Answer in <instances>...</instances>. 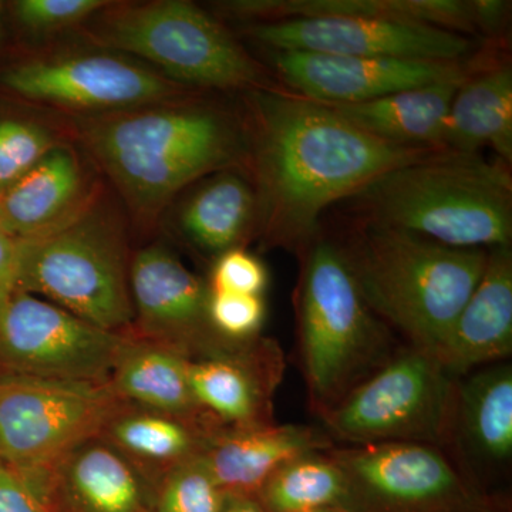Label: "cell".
Listing matches in <instances>:
<instances>
[{
	"mask_svg": "<svg viewBox=\"0 0 512 512\" xmlns=\"http://www.w3.org/2000/svg\"><path fill=\"white\" fill-rule=\"evenodd\" d=\"M268 272L256 256L241 248L222 252L211 275V292L258 295L265 291Z\"/></svg>",
	"mask_w": 512,
	"mask_h": 512,
	"instance_id": "cell-33",
	"label": "cell"
},
{
	"mask_svg": "<svg viewBox=\"0 0 512 512\" xmlns=\"http://www.w3.org/2000/svg\"><path fill=\"white\" fill-rule=\"evenodd\" d=\"M453 377L436 357L407 350L325 413L329 429L357 446L420 443L439 447L456 426Z\"/></svg>",
	"mask_w": 512,
	"mask_h": 512,
	"instance_id": "cell-8",
	"label": "cell"
},
{
	"mask_svg": "<svg viewBox=\"0 0 512 512\" xmlns=\"http://www.w3.org/2000/svg\"><path fill=\"white\" fill-rule=\"evenodd\" d=\"M128 343L55 303L15 291L0 299V370L106 382Z\"/></svg>",
	"mask_w": 512,
	"mask_h": 512,
	"instance_id": "cell-11",
	"label": "cell"
},
{
	"mask_svg": "<svg viewBox=\"0 0 512 512\" xmlns=\"http://www.w3.org/2000/svg\"><path fill=\"white\" fill-rule=\"evenodd\" d=\"M188 363L173 350L128 342L111 373V387L117 396L161 413H190L198 403L188 382Z\"/></svg>",
	"mask_w": 512,
	"mask_h": 512,
	"instance_id": "cell-24",
	"label": "cell"
},
{
	"mask_svg": "<svg viewBox=\"0 0 512 512\" xmlns=\"http://www.w3.org/2000/svg\"><path fill=\"white\" fill-rule=\"evenodd\" d=\"M326 447L328 441L308 427L256 426L220 437L202 457L225 493L251 495L278 468Z\"/></svg>",
	"mask_w": 512,
	"mask_h": 512,
	"instance_id": "cell-19",
	"label": "cell"
},
{
	"mask_svg": "<svg viewBox=\"0 0 512 512\" xmlns=\"http://www.w3.org/2000/svg\"><path fill=\"white\" fill-rule=\"evenodd\" d=\"M255 214L254 187L241 175L221 171L188 198L178 220L198 247L225 252L247 234Z\"/></svg>",
	"mask_w": 512,
	"mask_h": 512,
	"instance_id": "cell-22",
	"label": "cell"
},
{
	"mask_svg": "<svg viewBox=\"0 0 512 512\" xmlns=\"http://www.w3.org/2000/svg\"><path fill=\"white\" fill-rule=\"evenodd\" d=\"M97 16L93 33L100 45L147 60L171 82L249 92L278 89L234 36L194 3L113 6Z\"/></svg>",
	"mask_w": 512,
	"mask_h": 512,
	"instance_id": "cell-7",
	"label": "cell"
},
{
	"mask_svg": "<svg viewBox=\"0 0 512 512\" xmlns=\"http://www.w3.org/2000/svg\"><path fill=\"white\" fill-rule=\"evenodd\" d=\"M242 32L272 52L466 62L477 49L471 37L382 18L281 20L247 25Z\"/></svg>",
	"mask_w": 512,
	"mask_h": 512,
	"instance_id": "cell-13",
	"label": "cell"
},
{
	"mask_svg": "<svg viewBox=\"0 0 512 512\" xmlns=\"http://www.w3.org/2000/svg\"><path fill=\"white\" fill-rule=\"evenodd\" d=\"M217 9L247 25L316 18H382L420 23L467 37L478 32V0H229Z\"/></svg>",
	"mask_w": 512,
	"mask_h": 512,
	"instance_id": "cell-16",
	"label": "cell"
},
{
	"mask_svg": "<svg viewBox=\"0 0 512 512\" xmlns=\"http://www.w3.org/2000/svg\"><path fill=\"white\" fill-rule=\"evenodd\" d=\"M512 352L511 245L488 249L487 264L436 359L451 376L505 359Z\"/></svg>",
	"mask_w": 512,
	"mask_h": 512,
	"instance_id": "cell-15",
	"label": "cell"
},
{
	"mask_svg": "<svg viewBox=\"0 0 512 512\" xmlns=\"http://www.w3.org/2000/svg\"><path fill=\"white\" fill-rule=\"evenodd\" d=\"M456 423L474 453L505 461L512 454V370L501 365L480 370L457 384Z\"/></svg>",
	"mask_w": 512,
	"mask_h": 512,
	"instance_id": "cell-23",
	"label": "cell"
},
{
	"mask_svg": "<svg viewBox=\"0 0 512 512\" xmlns=\"http://www.w3.org/2000/svg\"><path fill=\"white\" fill-rule=\"evenodd\" d=\"M8 3L0 0V50L5 45L6 40V16H8Z\"/></svg>",
	"mask_w": 512,
	"mask_h": 512,
	"instance_id": "cell-37",
	"label": "cell"
},
{
	"mask_svg": "<svg viewBox=\"0 0 512 512\" xmlns=\"http://www.w3.org/2000/svg\"><path fill=\"white\" fill-rule=\"evenodd\" d=\"M208 320L222 335L245 339L255 335L265 318V303L258 295L210 292Z\"/></svg>",
	"mask_w": 512,
	"mask_h": 512,
	"instance_id": "cell-32",
	"label": "cell"
},
{
	"mask_svg": "<svg viewBox=\"0 0 512 512\" xmlns=\"http://www.w3.org/2000/svg\"><path fill=\"white\" fill-rule=\"evenodd\" d=\"M272 63L286 90L328 104L380 99L426 84L466 79L483 66L466 62L274 52Z\"/></svg>",
	"mask_w": 512,
	"mask_h": 512,
	"instance_id": "cell-14",
	"label": "cell"
},
{
	"mask_svg": "<svg viewBox=\"0 0 512 512\" xmlns=\"http://www.w3.org/2000/svg\"><path fill=\"white\" fill-rule=\"evenodd\" d=\"M259 494L266 512H305L328 507L348 512V478L330 453H311L289 461L265 481Z\"/></svg>",
	"mask_w": 512,
	"mask_h": 512,
	"instance_id": "cell-26",
	"label": "cell"
},
{
	"mask_svg": "<svg viewBox=\"0 0 512 512\" xmlns=\"http://www.w3.org/2000/svg\"><path fill=\"white\" fill-rule=\"evenodd\" d=\"M18 239L0 225V299L16 291Z\"/></svg>",
	"mask_w": 512,
	"mask_h": 512,
	"instance_id": "cell-35",
	"label": "cell"
},
{
	"mask_svg": "<svg viewBox=\"0 0 512 512\" xmlns=\"http://www.w3.org/2000/svg\"><path fill=\"white\" fill-rule=\"evenodd\" d=\"M116 404L107 382L0 370V463L28 478L40 476L92 439Z\"/></svg>",
	"mask_w": 512,
	"mask_h": 512,
	"instance_id": "cell-9",
	"label": "cell"
},
{
	"mask_svg": "<svg viewBox=\"0 0 512 512\" xmlns=\"http://www.w3.org/2000/svg\"><path fill=\"white\" fill-rule=\"evenodd\" d=\"M362 222L403 229L447 247L511 245L510 165L440 150L380 175L352 198Z\"/></svg>",
	"mask_w": 512,
	"mask_h": 512,
	"instance_id": "cell-3",
	"label": "cell"
},
{
	"mask_svg": "<svg viewBox=\"0 0 512 512\" xmlns=\"http://www.w3.org/2000/svg\"><path fill=\"white\" fill-rule=\"evenodd\" d=\"M222 512H266L261 501L247 494H227Z\"/></svg>",
	"mask_w": 512,
	"mask_h": 512,
	"instance_id": "cell-36",
	"label": "cell"
},
{
	"mask_svg": "<svg viewBox=\"0 0 512 512\" xmlns=\"http://www.w3.org/2000/svg\"><path fill=\"white\" fill-rule=\"evenodd\" d=\"M57 144L45 127L12 113H0V191L23 177Z\"/></svg>",
	"mask_w": 512,
	"mask_h": 512,
	"instance_id": "cell-29",
	"label": "cell"
},
{
	"mask_svg": "<svg viewBox=\"0 0 512 512\" xmlns=\"http://www.w3.org/2000/svg\"><path fill=\"white\" fill-rule=\"evenodd\" d=\"M62 461L67 491L83 512L140 511V485L116 451L82 444Z\"/></svg>",
	"mask_w": 512,
	"mask_h": 512,
	"instance_id": "cell-25",
	"label": "cell"
},
{
	"mask_svg": "<svg viewBox=\"0 0 512 512\" xmlns=\"http://www.w3.org/2000/svg\"><path fill=\"white\" fill-rule=\"evenodd\" d=\"M468 77L413 87L365 103L329 106L350 123L387 143L444 150L451 103Z\"/></svg>",
	"mask_w": 512,
	"mask_h": 512,
	"instance_id": "cell-20",
	"label": "cell"
},
{
	"mask_svg": "<svg viewBox=\"0 0 512 512\" xmlns=\"http://www.w3.org/2000/svg\"><path fill=\"white\" fill-rule=\"evenodd\" d=\"M188 382L198 406L221 419L256 427L262 409V390L247 367L235 360L211 359L188 363Z\"/></svg>",
	"mask_w": 512,
	"mask_h": 512,
	"instance_id": "cell-27",
	"label": "cell"
},
{
	"mask_svg": "<svg viewBox=\"0 0 512 512\" xmlns=\"http://www.w3.org/2000/svg\"><path fill=\"white\" fill-rule=\"evenodd\" d=\"M340 248L370 309L431 356L476 289L488 256V249L447 247L367 222Z\"/></svg>",
	"mask_w": 512,
	"mask_h": 512,
	"instance_id": "cell-4",
	"label": "cell"
},
{
	"mask_svg": "<svg viewBox=\"0 0 512 512\" xmlns=\"http://www.w3.org/2000/svg\"><path fill=\"white\" fill-rule=\"evenodd\" d=\"M10 96L67 109L109 114L177 100L184 86L156 69L109 53L32 59L0 69Z\"/></svg>",
	"mask_w": 512,
	"mask_h": 512,
	"instance_id": "cell-12",
	"label": "cell"
},
{
	"mask_svg": "<svg viewBox=\"0 0 512 512\" xmlns=\"http://www.w3.org/2000/svg\"><path fill=\"white\" fill-rule=\"evenodd\" d=\"M299 330L306 382L325 413L386 363L387 330L360 293L342 248L325 239L308 248Z\"/></svg>",
	"mask_w": 512,
	"mask_h": 512,
	"instance_id": "cell-5",
	"label": "cell"
},
{
	"mask_svg": "<svg viewBox=\"0 0 512 512\" xmlns=\"http://www.w3.org/2000/svg\"><path fill=\"white\" fill-rule=\"evenodd\" d=\"M444 150L481 154L495 151L512 163L511 64H483L458 87L448 113Z\"/></svg>",
	"mask_w": 512,
	"mask_h": 512,
	"instance_id": "cell-21",
	"label": "cell"
},
{
	"mask_svg": "<svg viewBox=\"0 0 512 512\" xmlns=\"http://www.w3.org/2000/svg\"><path fill=\"white\" fill-rule=\"evenodd\" d=\"M79 133L138 218L156 217L204 175L248 157L247 130L204 104L168 103L80 121Z\"/></svg>",
	"mask_w": 512,
	"mask_h": 512,
	"instance_id": "cell-2",
	"label": "cell"
},
{
	"mask_svg": "<svg viewBox=\"0 0 512 512\" xmlns=\"http://www.w3.org/2000/svg\"><path fill=\"white\" fill-rule=\"evenodd\" d=\"M225 497L202 454H195L181 461L165 480L158 512H222Z\"/></svg>",
	"mask_w": 512,
	"mask_h": 512,
	"instance_id": "cell-30",
	"label": "cell"
},
{
	"mask_svg": "<svg viewBox=\"0 0 512 512\" xmlns=\"http://www.w3.org/2000/svg\"><path fill=\"white\" fill-rule=\"evenodd\" d=\"M305 512H346L342 510V508L328 507V508H318V510H311Z\"/></svg>",
	"mask_w": 512,
	"mask_h": 512,
	"instance_id": "cell-38",
	"label": "cell"
},
{
	"mask_svg": "<svg viewBox=\"0 0 512 512\" xmlns=\"http://www.w3.org/2000/svg\"><path fill=\"white\" fill-rule=\"evenodd\" d=\"M16 291L43 296L97 328L127 326L134 305L119 221L89 202L60 227L18 239Z\"/></svg>",
	"mask_w": 512,
	"mask_h": 512,
	"instance_id": "cell-6",
	"label": "cell"
},
{
	"mask_svg": "<svg viewBox=\"0 0 512 512\" xmlns=\"http://www.w3.org/2000/svg\"><path fill=\"white\" fill-rule=\"evenodd\" d=\"M247 137L259 234L288 249L311 247L330 205L440 151L387 143L329 104L286 89L249 92Z\"/></svg>",
	"mask_w": 512,
	"mask_h": 512,
	"instance_id": "cell-1",
	"label": "cell"
},
{
	"mask_svg": "<svg viewBox=\"0 0 512 512\" xmlns=\"http://www.w3.org/2000/svg\"><path fill=\"white\" fill-rule=\"evenodd\" d=\"M0 512H45L35 484L0 463Z\"/></svg>",
	"mask_w": 512,
	"mask_h": 512,
	"instance_id": "cell-34",
	"label": "cell"
},
{
	"mask_svg": "<svg viewBox=\"0 0 512 512\" xmlns=\"http://www.w3.org/2000/svg\"><path fill=\"white\" fill-rule=\"evenodd\" d=\"M110 2L104 0H18L9 3L10 16L32 35H49L94 18Z\"/></svg>",
	"mask_w": 512,
	"mask_h": 512,
	"instance_id": "cell-31",
	"label": "cell"
},
{
	"mask_svg": "<svg viewBox=\"0 0 512 512\" xmlns=\"http://www.w3.org/2000/svg\"><path fill=\"white\" fill-rule=\"evenodd\" d=\"M113 437L134 456L156 461H177L194 456V437L183 424L168 417L137 414L114 423Z\"/></svg>",
	"mask_w": 512,
	"mask_h": 512,
	"instance_id": "cell-28",
	"label": "cell"
},
{
	"mask_svg": "<svg viewBox=\"0 0 512 512\" xmlns=\"http://www.w3.org/2000/svg\"><path fill=\"white\" fill-rule=\"evenodd\" d=\"M128 279L133 305L150 332L177 339L191 335L208 319L210 293L161 245L138 252Z\"/></svg>",
	"mask_w": 512,
	"mask_h": 512,
	"instance_id": "cell-18",
	"label": "cell"
},
{
	"mask_svg": "<svg viewBox=\"0 0 512 512\" xmlns=\"http://www.w3.org/2000/svg\"><path fill=\"white\" fill-rule=\"evenodd\" d=\"M82 163L72 148L56 146L16 183L0 191V225L18 239L46 234L89 202Z\"/></svg>",
	"mask_w": 512,
	"mask_h": 512,
	"instance_id": "cell-17",
	"label": "cell"
},
{
	"mask_svg": "<svg viewBox=\"0 0 512 512\" xmlns=\"http://www.w3.org/2000/svg\"><path fill=\"white\" fill-rule=\"evenodd\" d=\"M349 484L348 512H501L439 447L382 443L332 451Z\"/></svg>",
	"mask_w": 512,
	"mask_h": 512,
	"instance_id": "cell-10",
	"label": "cell"
}]
</instances>
